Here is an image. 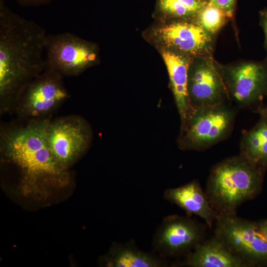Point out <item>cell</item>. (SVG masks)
<instances>
[{"mask_svg": "<svg viewBox=\"0 0 267 267\" xmlns=\"http://www.w3.org/2000/svg\"><path fill=\"white\" fill-rule=\"evenodd\" d=\"M50 119L28 120L0 129V154L19 174V192L39 200L65 187L71 180L69 170L59 165L48 146L46 128Z\"/></svg>", "mask_w": 267, "mask_h": 267, "instance_id": "obj_1", "label": "cell"}, {"mask_svg": "<svg viewBox=\"0 0 267 267\" xmlns=\"http://www.w3.org/2000/svg\"><path fill=\"white\" fill-rule=\"evenodd\" d=\"M47 34L36 23L0 6V110H12L25 86L45 67Z\"/></svg>", "mask_w": 267, "mask_h": 267, "instance_id": "obj_2", "label": "cell"}, {"mask_svg": "<svg viewBox=\"0 0 267 267\" xmlns=\"http://www.w3.org/2000/svg\"><path fill=\"white\" fill-rule=\"evenodd\" d=\"M265 173L240 155L220 162L211 170L205 191L212 207L217 214H236L260 193Z\"/></svg>", "mask_w": 267, "mask_h": 267, "instance_id": "obj_3", "label": "cell"}, {"mask_svg": "<svg viewBox=\"0 0 267 267\" xmlns=\"http://www.w3.org/2000/svg\"><path fill=\"white\" fill-rule=\"evenodd\" d=\"M145 37L158 50H169L191 58L212 56L214 36L194 20H157Z\"/></svg>", "mask_w": 267, "mask_h": 267, "instance_id": "obj_4", "label": "cell"}, {"mask_svg": "<svg viewBox=\"0 0 267 267\" xmlns=\"http://www.w3.org/2000/svg\"><path fill=\"white\" fill-rule=\"evenodd\" d=\"M214 235L247 267H267V243L260 234L256 222L237 216L220 215Z\"/></svg>", "mask_w": 267, "mask_h": 267, "instance_id": "obj_5", "label": "cell"}, {"mask_svg": "<svg viewBox=\"0 0 267 267\" xmlns=\"http://www.w3.org/2000/svg\"><path fill=\"white\" fill-rule=\"evenodd\" d=\"M100 62L99 47L73 33L48 35L45 43V67L63 77H77Z\"/></svg>", "mask_w": 267, "mask_h": 267, "instance_id": "obj_6", "label": "cell"}, {"mask_svg": "<svg viewBox=\"0 0 267 267\" xmlns=\"http://www.w3.org/2000/svg\"><path fill=\"white\" fill-rule=\"evenodd\" d=\"M63 78L57 72L45 68L23 89L12 110L25 121L49 117L70 97Z\"/></svg>", "mask_w": 267, "mask_h": 267, "instance_id": "obj_7", "label": "cell"}, {"mask_svg": "<svg viewBox=\"0 0 267 267\" xmlns=\"http://www.w3.org/2000/svg\"><path fill=\"white\" fill-rule=\"evenodd\" d=\"M191 216L171 215L163 218L153 237L152 251L167 261L184 258L206 238V225Z\"/></svg>", "mask_w": 267, "mask_h": 267, "instance_id": "obj_8", "label": "cell"}, {"mask_svg": "<svg viewBox=\"0 0 267 267\" xmlns=\"http://www.w3.org/2000/svg\"><path fill=\"white\" fill-rule=\"evenodd\" d=\"M234 118L233 110L224 104L194 109L182 124V147L202 149L221 140L231 130Z\"/></svg>", "mask_w": 267, "mask_h": 267, "instance_id": "obj_9", "label": "cell"}, {"mask_svg": "<svg viewBox=\"0 0 267 267\" xmlns=\"http://www.w3.org/2000/svg\"><path fill=\"white\" fill-rule=\"evenodd\" d=\"M91 137L87 123L76 115L50 119L46 128L47 141L54 157L68 170L88 149Z\"/></svg>", "mask_w": 267, "mask_h": 267, "instance_id": "obj_10", "label": "cell"}, {"mask_svg": "<svg viewBox=\"0 0 267 267\" xmlns=\"http://www.w3.org/2000/svg\"><path fill=\"white\" fill-rule=\"evenodd\" d=\"M187 92L193 109L224 104L229 98L222 68L212 56L192 58L188 73Z\"/></svg>", "mask_w": 267, "mask_h": 267, "instance_id": "obj_11", "label": "cell"}, {"mask_svg": "<svg viewBox=\"0 0 267 267\" xmlns=\"http://www.w3.org/2000/svg\"><path fill=\"white\" fill-rule=\"evenodd\" d=\"M229 95L241 105L261 100L267 90V64L245 62L222 67Z\"/></svg>", "mask_w": 267, "mask_h": 267, "instance_id": "obj_12", "label": "cell"}, {"mask_svg": "<svg viewBox=\"0 0 267 267\" xmlns=\"http://www.w3.org/2000/svg\"><path fill=\"white\" fill-rule=\"evenodd\" d=\"M164 198L184 211L187 216L194 215L202 218L209 228H212L215 224L218 214L197 180L178 187L166 189Z\"/></svg>", "mask_w": 267, "mask_h": 267, "instance_id": "obj_13", "label": "cell"}, {"mask_svg": "<svg viewBox=\"0 0 267 267\" xmlns=\"http://www.w3.org/2000/svg\"><path fill=\"white\" fill-rule=\"evenodd\" d=\"M168 72L176 104L184 124L194 109L188 95L187 79L189 67L193 58L169 50H159Z\"/></svg>", "mask_w": 267, "mask_h": 267, "instance_id": "obj_14", "label": "cell"}, {"mask_svg": "<svg viewBox=\"0 0 267 267\" xmlns=\"http://www.w3.org/2000/svg\"><path fill=\"white\" fill-rule=\"evenodd\" d=\"M175 266L188 267H247L214 234L205 239Z\"/></svg>", "mask_w": 267, "mask_h": 267, "instance_id": "obj_15", "label": "cell"}, {"mask_svg": "<svg viewBox=\"0 0 267 267\" xmlns=\"http://www.w3.org/2000/svg\"><path fill=\"white\" fill-rule=\"evenodd\" d=\"M107 267H165L168 261L152 252L139 249L133 239L126 242H114L109 252L101 259Z\"/></svg>", "mask_w": 267, "mask_h": 267, "instance_id": "obj_16", "label": "cell"}, {"mask_svg": "<svg viewBox=\"0 0 267 267\" xmlns=\"http://www.w3.org/2000/svg\"><path fill=\"white\" fill-rule=\"evenodd\" d=\"M240 155L264 171L267 170V117H261L252 129L244 134Z\"/></svg>", "mask_w": 267, "mask_h": 267, "instance_id": "obj_17", "label": "cell"}, {"mask_svg": "<svg viewBox=\"0 0 267 267\" xmlns=\"http://www.w3.org/2000/svg\"><path fill=\"white\" fill-rule=\"evenodd\" d=\"M208 3L206 0H157V20H194Z\"/></svg>", "mask_w": 267, "mask_h": 267, "instance_id": "obj_18", "label": "cell"}, {"mask_svg": "<svg viewBox=\"0 0 267 267\" xmlns=\"http://www.w3.org/2000/svg\"><path fill=\"white\" fill-rule=\"evenodd\" d=\"M229 19L225 12L220 8L207 5L194 20L207 32L214 36Z\"/></svg>", "mask_w": 267, "mask_h": 267, "instance_id": "obj_19", "label": "cell"}, {"mask_svg": "<svg viewBox=\"0 0 267 267\" xmlns=\"http://www.w3.org/2000/svg\"><path fill=\"white\" fill-rule=\"evenodd\" d=\"M236 0H210L208 5L214 6L223 10L228 17L232 18L235 9Z\"/></svg>", "mask_w": 267, "mask_h": 267, "instance_id": "obj_20", "label": "cell"}, {"mask_svg": "<svg viewBox=\"0 0 267 267\" xmlns=\"http://www.w3.org/2000/svg\"><path fill=\"white\" fill-rule=\"evenodd\" d=\"M260 25L262 27L265 36V45L267 50V8L260 12Z\"/></svg>", "mask_w": 267, "mask_h": 267, "instance_id": "obj_21", "label": "cell"}, {"mask_svg": "<svg viewBox=\"0 0 267 267\" xmlns=\"http://www.w3.org/2000/svg\"><path fill=\"white\" fill-rule=\"evenodd\" d=\"M258 230L267 243V218L259 222H256Z\"/></svg>", "mask_w": 267, "mask_h": 267, "instance_id": "obj_22", "label": "cell"}, {"mask_svg": "<svg viewBox=\"0 0 267 267\" xmlns=\"http://www.w3.org/2000/svg\"><path fill=\"white\" fill-rule=\"evenodd\" d=\"M18 3L25 6H36L48 3L52 0H16Z\"/></svg>", "mask_w": 267, "mask_h": 267, "instance_id": "obj_23", "label": "cell"}, {"mask_svg": "<svg viewBox=\"0 0 267 267\" xmlns=\"http://www.w3.org/2000/svg\"><path fill=\"white\" fill-rule=\"evenodd\" d=\"M266 94L267 95V90ZM258 112L261 115V117H267V106L264 108L258 109Z\"/></svg>", "mask_w": 267, "mask_h": 267, "instance_id": "obj_24", "label": "cell"}, {"mask_svg": "<svg viewBox=\"0 0 267 267\" xmlns=\"http://www.w3.org/2000/svg\"><path fill=\"white\" fill-rule=\"evenodd\" d=\"M4 0H0V6L4 5Z\"/></svg>", "mask_w": 267, "mask_h": 267, "instance_id": "obj_25", "label": "cell"}, {"mask_svg": "<svg viewBox=\"0 0 267 267\" xmlns=\"http://www.w3.org/2000/svg\"><path fill=\"white\" fill-rule=\"evenodd\" d=\"M207 0V1H208L209 2V1L210 0Z\"/></svg>", "mask_w": 267, "mask_h": 267, "instance_id": "obj_26", "label": "cell"}]
</instances>
